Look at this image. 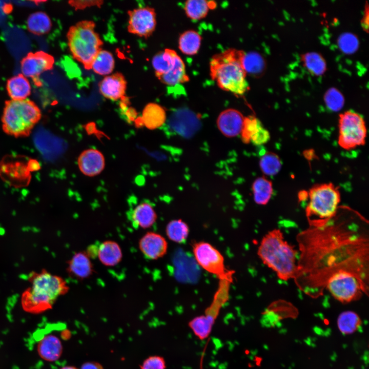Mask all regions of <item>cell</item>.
Instances as JSON below:
<instances>
[{
  "label": "cell",
  "instance_id": "obj_1",
  "mask_svg": "<svg viewBox=\"0 0 369 369\" xmlns=\"http://www.w3.org/2000/svg\"><path fill=\"white\" fill-rule=\"evenodd\" d=\"M368 222L361 217L342 218L337 213L318 225H310L297 238L299 254L295 278L299 289L317 297L328 278L339 271L357 276L368 286Z\"/></svg>",
  "mask_w": 369,
  "mask_h": 369
},
{
  "label": "cell",
  "instance_id": "obj_2",
  "mask_svg": "<svg viewBox=\"0 0 369 369\" xmlns=\"http://www.w3.org/2000/svg\"><path fill=\"white\" fill-rule=\"evenodd\" d=\"M245 52L231 48L214 55L210 62L212 79L222 90L237 97L243 95L250 89L242 61Z\"/></svg>",
  "mask_w": 369,
  "mask_h": 369
},
{
  "label": "cell",
  "instance_id": "obj_3",
  "mask_svg": "<svg viewBox=\"0 0 369 369\" xmlns=\"http://www.w3.org/2000/svg\"><path fill=\"white\" fill-rule=\"evenodd\" d=\"M258 255L263 263L283 280L294 279L298 269V253L284 239L279 229L268 233L262 239Z\"/></svg>",
  "mask_w": 369,
  "mask_h": 369
},
{
  "label": "cell",
  "instance_id": "obj_4",
  "mask_svg": "<svg viewBox=\"0 0 369 369\" xmlns=\"http://www.w3.org/2000/svg\"><path fill=\"white\" fill-rule=\"evenodd\" d=\"M29 279L30 286L24 291L21 298L22 306L28 312L38 313L49 309L59 296L68 291L62 278L46 271L34 273Z\"/></svg>",
  "mask_w": 369,
  "mask_h": 369
},
{
  "label": "cell",
  "instance_id": "obj_5",
  "mask_svg": "<svg viewBox=\"0 0 369 369\" xmlns=\"http://www.w3.org/2000/svg\"><path fill=\"white\" fill-rule=\"evenodd\" d=\"M41 111L33 101L10 99L6 101L2 117V128L15 137L28 136L40 119Z\"/></svg>",
  "mask_w": 369,
  "mask_h": 369
},
{
  "label": "cell",
  "instance_id": "obj_6",
  "mask_svg": "<svg viewBox=\"0 0 369 369\" xmlns=\"http://www.w3.org/2000/svg\"><path fill=\"white\" fill-rule=\"evenodd\" d=\"M95 26L93 21H80L70 27L67 34L71 54L87 70L91 69L92 61L102 45Z\"/></svg>",
  "mask_w": 369,
  "mask_h": 369
},
{
  "label": "cell",
  "instance_id": "obj_7",
  "mask_svg": "<svg viewBox=\"0 0 369 369\" xmlns=\"http://www.w3.org/2000/svg\"><path fill=\"white\" fill-rule=\"evenodd\" d=\"M308 197L305 212L310 225L323 224L338 211L340 192L331 183L315 185L310 190Z\"/></svg>",
  "mask_w": 369,
  "mask_h": 369
},
{
  "label": "cell",
  "instance_id": "obj_8",
  "mask_svg": "<svg viewBox=\"0 0 369 369\" xmlns=\"http://www.w3.org/2000/svg\"><path fill=\"white\" fill-rule=\"evenodd\" d=\"M325 290L342 303H348L358 299L363 294H368V286L354 274L339 271L327 279Z\"/></svg>",
  "mask_w": 369,
  "mask_h": 369
},
{
  "label": "cell",
  "instance_id": "obj_9",
  "mask_svg": "<svg viewBox=\"0 0 369 369\" xmlns=\"http://www.w3.org/2000/svg\"><path fill=\"white\" fill-rule=\"evenodd\" d=\"M366 127L363 117L353 111L341 114L339 118L338 144L349 150L364 145Z\"/></svg>",
  "mask_w": 369,
  "mask_h": 369
},
{
  "label": "cell",
  "instance_id": "obj_10",
  "mask_svg": "<svg viewBox=\"0 0 369 369\" xmlns=\"http://www.w3.org/2000/svg\"><path fill=\"white\" fill-rule=\"evenodd\" d=\"M193 252L196 261L204 270L220 278L227 277L224 258L211 244L197 242L193 246Z\"/></svg>",
  "mask_w": 369,
  "mask_h": 369
},
{
  "label": "cell",
  "instance_id": "obj_11",
  "mask_svg": "<svg viewBox=\"0 0 369 369\" xmlns=\"http://www.w3.org/2000/svg\"><path fill=\"white\" fill-rule=\"evenodd\" d=\"M128 31L140 37L147 38L154 31L156 26L154 9L149 7L128 11Z\"/></svg>",
  "mask_w": 369,
  "mask_h": 369
},
{
  "label": "cell",
  "instance_id": "obj_12",
  "mask_svg": "<svg viewBox=\"0 0 369 369\" xmlns=\"http://www.w3.org/2000/svg\"><path fill=\"white\" fill-rule=\"evenodd\" d=\"M54 64V57L44 51L30 52L20 61L21 74L27 78H36L43 72L52 70Z\"/></svg>",
  "mask_w": 369,
  "mask_h": 369
},
{
  "label": "cell",
  "instance_id": "obj_13",
  "mask_svg": "<svg viewBox=\"0 0 369 369\" xmlns=\"http://www.w3.org/2000/svg\"><path fill=\"white\" fill-rule=\"evenodd\" d=\"M244 117L237 110L228 109L222 111L217 119V125L221 133L227 137L240 134Z\"/></svg>",
  "mask_w": 369,
  "mask_h": 369
},
{
  "label": "cell",
  "instance_id": "obj_14",
  "mask_svg": "<svg viewBox=\"0 0 369 369\" xmlns=\"http://www.w3.org/2000/svg\"><path fill=\"white\" fill-rule=\"evenodd\" d=\"M139 249L145 257L150 259L162 257L167 252L168 243L160 234L151 232L146 234L139 241Z\"/></svg>",
  "mask_w": 369,
  "mask_h": 369
},
{
  "label": "cell",
  "instance_id": "obj_15",
  "mask_svg": "<svg viewBox=\"0 0 369 369\" xmlns=\"http://www.w3.org/2000/svg\"><path fill=\"white\" fill-rule=\"evenodd\" d=\"M105 161L102 154L98 150L89 149L83 151L78 158L80 171L88 176H94L101 172Z\"/></svg>",
  "mask_w": 369,
  "mask_h": 369
},
{
  "label": "cell",
  "instance_id": "obj_16",
  "mask_svg": "<svg viewBox=\"0 0 369 369\" xmlns=\"http://www.w3.org/2000/svg\"><path fill=\"white\" fill-rule=\"evenodd\" d=\"M126 87L125 78L119 72L105 77L99 84L101 94L112 100L122 98L125 94Z\"/></svg>",
  "mask_w": 369,
  "mask_h": 369
},
{
  "label": "cell",
  "instance_id": "obj_17",
  "mask_svg": "<svg viewBox=\"0 0 369 369\" xmlns=\"http://www.w3.org/2000/svg\"><path fill=\"white\" fill-rule=\"evenodd\" d=\"M37 351L43 360L48 362L56 361L59 359L63 353L61 342L54 335H45L38 342Z\"/></svg>",
  "mask_w": 369,
  "mask_h": 369
},
{
  "label": "cell",
  "instance_id": "obj_18",
  "mask_svg": "<svg viewBox=\"0 0 369 369\" xmlns=\"http://www.w3.org/2000/svg\"><path fill=\"white\" fill-rule=\"evenodd\" d=\"M129 219L135 228L146 229L156 221L157 216L152 206L142 202L137 204L129 213Z\"/></svg>",
  "mask_w": 369,
  "mask_h": 369
},
{
  "label": "cell",
  "instance_id": "obj_19",
  "mask_svg": "<svg viewBox=\"0 0 369 369\" xmlns=\"http://www.w3.org/2000/svg\"><path fill=\"white\" fill-rule=\"evenodd\" d=\"M166 120V112L159 105L151 102L144 108L141 121L145 126L150 130H154L161 127Z\"/></svg>",
  "mask_w": 369,
  "mask_h": 369
},
{
  "label": "cell",
  "instance_id": "obj_20",
  "mask_svg": "<svg viewBox=\"0 0 369 369\" xmlns=\"http://www.w3.org/2000/svg\"><path fill=\"white\" fill-rule=\"evenodd\" d=\"M8 95L13 100L27 99L31 92V87L28 78L22 74L10 78L7 81Z\"/></svg>",
  "mask_w": 369,
  "mask_h": 369
},
{
  "label": "cell",
  "instance_id": "obj_21",
  "mask_svg": "<svg viewBox=\"0 0 369 369\" xmlns=\"http://www.w3.org/2000/svg\"><path fill=\"white\" fill-rule=\"evenodd\" d=\"M97 255L100 261L108 266L116 265L122 258L120 247L113 241H106L100 243L97 248Z\"/></svg>",
  "mask_w": 369,
  "mask_h": 369
},
{
  "label": "cell",
  "instance_id": "obj_22",
  "mask_svg": "<svg viewBox=\"0 0 369 369\" xmlns=\"http://www.w3.org/2000/svg\"><path fill=\"white\" fill-rule=\"evenodd\" d=\"M178 56L175 51L170 49H166L156 54L152 59L156 76L158 78L169 72L174 65Z\"/></svg>",
  "mask_w": 369,
  "mask_h": 369
},
{
  "label": "cell",
  "instance_id": "obj_23",
  "mask_svg": "<svg viewBox=\"0 0 369 369\" xmlns=\"http://www.w3.org/2000/svg\"><path fill=\"white\" fill-rule=\"evenodd\" d=\"M158 78L163 84L169 86H174L189 81L184 63L179 56L171 69Z\"/></svg>",
  "mask_w": 369,
  "mask_h": 369
},
{
  "label": "cell",
  "instance_id": "obj_24",
  "mask_svg": "<svg viewBox=\"0 0 369 369\" xmlns=\"http://www.w3.org/2000/svg\"><path fill=\"white\" fill-rule=\"evenodd\" d=\"M201 42V37L196 31L187 30L182 33L178 39V47L184 54L193 55L199 51Z\"/></svg>",
  "mask_w": 369,
  "mask_h": 369
},
{
  "label": "cell",
  "instance_id": "obj_25",
  "mask_svg": "<svg viewBox=\"0 0 369 369\" xmlns=\"http://www.w3.org/2000/svg\"><path fill=\"white\" fill-rule=\"evenodd\" d=\"M27 26L29 32L40 35L48 33L52 28L49 16L43 12L32 13L28 18Z\"/></svg>",
  "mask_w": 369,
  "mask_h": 369
},
{
  "label": "cell",
  "instance_id": "obj_26",
  "mask_svg": "<svg viewBox=\"0 0 369 369\" xmlns=\"http://www.w3.org/2000/svg\"><path fill=\"white\" fill-rule=\"evenodd\" d=\"M252 188L255 202L259 205L267 204L273 194L272 182L264 177H260L253 182Z\"/></svg>",
  "mask_w": 369,
  "mask_h": 369
},
{
  "label": "cell",
  "instance_id": "obj_27",
  "mask_svg": "<svg viewBox=\"0 0 369 369\" xmlns=\"http://www.w3.org/2000/svg\"><path fill=\"white\" fill-rule=\"evenodd\" d=\"M215 318L208 315L195 317L189 322V326L194 334L200 340L207 338L210 335Z\"/></svg>",
  "mask_w": 369,
  "mask_h": 369
},
{
  "label": "cell",
  "instance_id": "obj_28",
  "mask_svg": "<svg viewBox=\"0 0 369 369\" xmlns=\"http://www.w3.org/2000/svg\"><path fill=\"white\" fill-rule=\"evenodd\" d=\"M114 63L112 53L108 51L101 50L93 59L91 69L98 74L108 75L113 71Z\"/></svg>",
  "mask_w": 369,
  "mask_h": 369
},
{
  "label": "cell",
  "instance_id": "obj_29",
  "mask_svg": "<svg viewBox=\"0 0 369 369\" xmlns=\"http://www.w3.org/2000/svg\"><path fill=\"white\" fill-rule=\"evenodd\" d=\"M361 321L359 316L354 312L347 311L342 312L337 319V326L343 334H351L360 327Z\"/></svg>",
  "mask_w": 369,
  "mask_h": 369
},
{
  "label": "cell",
  "instance_id": "obj_30",
  "mask_svg": "<svg viewBox=\"0 0 369 369\" xmlns=\"http://www.w3.org/2000/svg\"><path fill=\"white\" fill-rule=\"evenodd\" d=\"M70 272L78 278H86L90 275L92 265L90 259L83 253L73 256L69 265Z\"/></svg>",
  "mask_w": 369,
  "mask_h": 369
},
{
  "label": "cell",
  "instance_id": "obj_31",
  "mask_svg": "<svg viewBox=\"0 0 369 369\" xmlns=\"http://www.w3.org/2000/svg\"><path fill=\"white\" fill-rule=\"evenodd\" d=\"M166 233L171 240L177 243H182L188 238L189 229L187 224L182 220H173L167 224Z\"/></svg>",
  "mask_w": 369,
  "mask_h": 369
},
{
  "label": "cell",
  "instance_id": "obj_32",
  "mask_svg": "<svg viewBox=\"0 0 369 369\" xmlns=\"http://www.w3.org/2000/svg\"><path fill=\"white\" fill-rule=\"evenodd\" d=\"M210 9L209 2L204 0H189L185 3L184 7L187 16L192 20L204 18Z\"/></svg>",
  "mask_w": 369,
  "mask_h": 369
},
{
  "label": "cell",
  "instance_id": "obj_33",
  "mask_svg": "<svg viewBox=\"0 0 369 369\" xmlns=\"http://www.w3.org/2000/svg\"><path fill=\"white\" fill-rule=\"evenodd\" d=\"M259 166L265 175L273 176L277 174L281 168V162L278 156L273 152H266L261 157Z\"/></svg>",
  "mask_w": 369,
  "mask_h": 369
},
{
  "label": "cell",
  "instance_id": "obj_34",
  "mask_svg": "<svg viewBox=\"0 0 369 369\" xmlns=\"http://www.w3.org/2000/svg\"><path fill=\"white\" fill-rule=\"evenodd\" d=\"M262 125L261 122L254 116L244 117L240 132L242 141L245 144H249L252 137Z\"/></svg>",
  "mask_w": 369,
  "mask_h": 369
},
{
  "label": "cell",
  "instance_id": "obj_35",
  "mask_svg": "<svg viewBox=\"0 0 369 369\" xmlns=\"http://www.w3.org/2000/svg\"><path fill=\"white\" fill-rule=\"evenodd\" d=\"M242 64L247 74H257L263 67L262 57L254 52L245 53Z\"/></svg>",
  "mask_w": 369,
  "mask_h": 369
},
{
  "label": "cell",
  "instance_id": "obj_36",
  "mask_svg": "<svg viewBox=\"0 0 369 369\" xmlns=\"http://www.w3.org/2000/svg\"><path fill=\"white\" fill-rule=\"evenodd\" d=\"M304 62L307 68L315 74H322L325 67L322 57L317 53H308L304 56Z\"/></svg>",
  "mask_w": 369,
  "mask_h": 369
},
{
  "label": "cell",
  "instance_id": "obj_37",
  "mask_svg": "<svg viewBox=\"0 0 369 369\" xmlns=\"http://www.w3.org/2000/svg\"><path fill=\"white\" fill-rule=\"evenodd\" d=\"M166 363L163 357L152 355L146 358L140 365V369H166Z\"/></svg>",
  "mask_w": 369,
  "mask_h": 369
},
{
  "label": "cell",
  "instance_id": "obj_38",
  "mask_svg": "<svg viewBox=\"0 0 369 369\" xmlns=\"http://www.w3.org/2000/svg\"><path fill=\"white\" fill-rule=\"evenodd\" d=\"M325 100L327 107L333 111L339 110L343 105L341 95L336 90H330L326 94Z\"/></svg>",
  "mask_w": 369,
  "mask_h": 369
},
{
  "label": "cell",
  "instance_id": "obj_39",
  "mask_svg": "<svg viewBox=\"0 0 369 369\" xmlns=\"http://www.w3.org/2000/svg\"><path fill=\"white\" fill-rule=\"evenodd\" d=\"M270 139L269 131L262 125L252 137L251 142L255 145L260 146L266 144Z\"/></svg>",
  "mask_w": 369,
  "mask_h": 369
},
{
  "label": "cell",
  "instance_id": "obj_40",
  "mask_svg": "<svg viewBox=\"0 0 369 369\" xmlns=\"http://www.w3.org/2000/svg\"><path fill=\"white\" fill-rule=\"evenodd\" d=\"M103 1H72L69 2L70 5L75 10H82L94 6L100 7Z\"/></svg>",
  "mask_w": 369,
  "mask_h": 369
},
{
  "label": "cell",
  "instance_id": "obj_41",
  "mask_svg": "<svg viewBox=\"0 0 369 369\" xmlns=\"http://www.w3.org/2000/svg\"><path fill=\"white\" fill-rule=\"evenodd\" d=\"M127 102V100L125 101V99H122V102L120 103V110L127 120L128 122H132L136 118L137 113L134 108H128Z\"/></svg>",
  "mask_w": 369,
  "mask_h": 369
},
{
  "label": "cell",
  "instance_id": "obj_42",
  "mask_svg": "<svg viewBox=\"0 0 369 369\" xmlns=\"http://www.w3.org/2000/svg\"><path fill=\"white\" fill-rule=\"evenodd\" d=\"M79 369H103V367L98 362L89 361L84 363Z\"/></svg>",
  "mask_w": 369,
  "mask_h": 369
},
{
  "label": "cell",
  "instance_id": "obj_43",
  "mask_svg": "<svg viewBox=\"0 0 369 369\" xmlns=\"http://www.w3.org/2000/svg\"><path fill=\"white\" fill-rule=\"evenodd\" d=\"M59 369H79V368L76 367L75 366H72V365H66V366H64L61 367Z\"/></svg>",
  "mask_w": 369,
  "mask_h": 369
}]
</instances>
